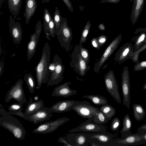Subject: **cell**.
<instances>
[{
	"mask_svg": "<svg viewBox=\"0 0 146 146\" xmlns=\"http://www.w3.org/2000/svg\"><path fill=\"white\" fill-rule=\"evenodd\" d=\"M82 97L90 100L94 103L98 105L102 106L108 104L106 98L101 96L90 95L84 96Z\"/></svg>",
	"mask_w": 146,
	"mask_h": 146,
	"instance_id": "obj_29",
	"label": "cell"
},
{
	"mask_svg": "<svg viewBox=\"0 0 146 146\" xmlns=\"http://www.w3.org/2000/svg\"><path fill=\"white\" fill-rule=\"evenodd\" d=\"M92 45L98 50H99L101 47L99 44L97 38L94 37L92 38L91 40Z\"/></svg>",
	"mask_w": 146,
	"mask_h": 146,
	"instance_id": "obj_44",
	"label": "cell"
},
{
	"mask_svg": "<svg viewBox=\"0 0 146 146\" xmlns=\"http://www.w3.org/2000/svg\"><path fill=\"white\" fill-rule=\"evenodd\" d=\"M57 36L61 46L67 52H68L70 49V44L73 35L71 29L68 26L66 19L62 17H61L60 30Z\"/></svg>",
	"mask_w": 146,
	"mask_h": 146,
	"instance_id": "obj_5",
	"label": "cell"
},
{
	"mask_svg": "<svg viewBox=\"0 0 146 146\" xmlns=\"http://www.w3.org/2000/svg\"><path fill=\"white\" fill-rule=\"evenodd\" d=\"M143 89H146V82H145L143 87Z\"/></svg>",
	"mask_w": 146,
	"mask_h": 146,
	"instance_id": "obj_54",
	"label": "cell"
},
{
	"mask_svg": "<svg viewBox=\"0 0 146 146\" xmlns=\"http://www.w3.org/2000/svg\"><path fill=\"white\" fill-rule=\"evenodd\" d=\"M9 25L10 33L14 43L19 44L23 36V31L21 24L19 22H15L12 17L10 15Z\"/></svg>",
	"mask_w": 146,
	"mask_h": 146,
	"instance_id": "obj_20",
	"label": "cell"
},
{
	"mask_svg": "<svg viewBox=\"0 0 146 146\" xmlns=\"http://www.w3.org/2000/svg\"><path fill=\"white\" fill-rule=\"evenodd\" d=\"M120 124L119 119L115 117L113 119L111 125V129L113 131H117L119 128Z\"/></svg>",
	"mask_w": 146,
	"mask_h": 146,
	"instance_id": "obj_38",
	"label": "cell"
},
{
	"mask_svg": "<svg viewBox=\"0 0 146 146\" xmlns=\"http://www.w3.org/2000/svg\"><path fill=\"white\" fill-rule=\"evenodd\" d=\"M59 10L57 7H56L53 16V20L55 24V34L57 36L60 29V23L61 20Z\"/></svg>",
	"mask_w": 146,
	"mask_h": 146,
	"instance_id": "obj_32",
	"label": "cell"
},
{
	"mask_svg": "<svg viewBox=\"0 0 146 146\" xmlns=\"http://www.w3.org/2000/svg\"><path fill=\"white\" fill-rule=\"evenodd\" d=\"M133 0H130V2L131 3H132Z\"/></svg>",
	"mask_w": 146,
	"mask_h": 146,
	"instance_id": "obj_56",
	"label": "cell"
},
{
	"mask_svg": "<svg viewBox=\"0 0 146 146\" xmlns=\"http://www.w3.org/2000/svg\"><path fill=\"white\" fill-rule=\"evenodd\" d=\"M36 0H26L25 11L24 16L26 19V25H27L30 19L34 15L37 8Z\"/></svg>",
	"mask_w": 146,
	"mask_h": 146,
	"instance_id": "obj_24",
	"label": "cell"
},
{
	"mask_svg": "<svg viewBox=\"0 0 146 146\" xmlns=\"http://www.w3.org/2000/svg\"><path fill=\"white\" fill-rule=\"evenodd\" d=\"M51 49L49 43H45L42 51L40 60L35 68L37 86L39 89L42 84L48 82L50 76Z\"/></svg>",
	"mask_w": 146,
	"mask_h": 146,
	"instance_id": "obj_2",
	"label": "cell"
},
{
	"mask_svg": "<svg viewBox=\"0 0 146 146\" xmlns=\"http://www.w3.org/2000/svg\"><path fill=\"white\" fill-rule=\"evenodd\" d=\"M132 126L131 119L129 115L126 114L123 118V127L120 131L122 138L126 137L132 133L131 131Z\"/></svg>",
	"mask_w": 146,
	"mask_h": 146,
	"instance_id": "obj_25",
	"label": "cell"
},
{
	"mask_svg": "<svg viewBox=\"0 0 146 146\" xmlns=\"http://www.w3.org/2000/svg\"><path fill=\"white\" fill-rule=\"evenodd\" d=\"M22 0H7L8 7L15 19L21 8Z\"/></svg>",
	"mask_w": 146,
	"mask_h": 146,
	"instance_id": "obj_26",
	"label": "cell"
},
{
	"mask_svg": "<svg viewBox=\"0 0 146 146\" xmlns=\"http://www.w3.org/2000/svg\"><path fill=\"white\" fill-rule=\"evenodd\" d=\"M110 120L102 112L99 111L97 115L94 118V121L100 124L107 123Z\"/></svg>",
	"mask_w": 146,
	"mask_h": 146,
	"instance_id": "obj_36",
	"label": "cell"
},
{
	"mask_svg": "<svg viewBox=\"0 0 146 146\" xmlns=\"http://www.w3.org/2000/svg\"><path fill=\"white\" fill-rule=\"evenodd\" d=\"M4 64L3 61H1L0 63V76H1L3 74Z\"/></svg>",
	"mask_w": 146,
	"mask_h": 146,
	"instance_id": "obj_48",
	"label": "cell"
},
{
	"mask_svg": "<svg viewBox=\"0 0 146 146\" xmlns=\"http://www.w3.org/2000/svg\"><path fill=\"white\" fill-rule=\"evenodd\" d=\"M97 38L100 47L104 45L107 39V36L105 35H101Z\"/></svg>",
	"mask_w": 146,
	"mask_h": 146,
	"instance_id": "obj_42",
	"label": "cell"
},
{
	"mask_svg": "<svg viewBox=\"0 0 146 146\" xmlns=\"http://www.w3.org/2000/svg\"><path fill=\"white\" fill-rule=\"evenodd\" d=\"M72 110L75 111L82 117L93 121L99 111L98 108L90 104H78L74 107Z\"/></svg>",
	"mask_w": 146,
	"mask_h": 146,
	"instance_id": "obj_14",
	"label": "cell"
},
{
	"mask_svg": "<svg viewBox=\"0 0 146 146\" xmlns=\"http://www.w3.org/2000/svg\"><path fill=\"white\" fill-rule=\"evenodd\" d=\"M39 98V97L38 96L36 95V96L34 98V99L35 101H37L38 100Z\"/></svg>",
	"mask_w": 146,
	"mask_h": 146,
	"instance_id": "obj_52",
	"label": "cell"
},
{
	"mask_svg": "<svg viewBox=\"0 0 146 146\" xmlns=\"http://www.w3.org/2000/svg\"><path fill=\"white\" fill-rule=\"evenodd\" d=\"M50 1V0H42V3H48Z\"/></svg>",
	"mask_w": 146,
	"mask_h": 146,
	"instance_id": "obj_51",
	"label": "cell"
},
{
	"mask_svg": "<svg viewBox=\"0 0 146 146\" xmlns=\"http://www.w3.org/2000/svg\"><path fill=\"white\" fill-rule=\"evenodd\" d=\"M146 48V44L137 51L135 52L133 56L132 61L136 63L139 62V61H138V56L140 52L144 50Z\"/></svg>",
	"mask_w": 146,
	"mask_h": 146,
	"instance_id": "obj_41",
	"label": "cell"
},
{
	"mask_svg": "<svg viewBox=\"0 0 146 146\" xmlns=\"http://www.w3.org/2000/svg\"><path fill=\"white\" fill-rule=\"evenodd\" d=\"M81 45L75 46L71 56L72 60L70 65L79 75L84 77L90 70V67L86 64L81 55L80 48Z\"/></svg>",
	"mask_w": 146,
	"mask_h": 146,
	"instance_id": "obj_4",
	"label": "cell"
},
{
	"mask_svg": "<svg viewBox=\"0 0 146 146\" xmlns=\"http://www.w3.org/2000/svg\"><path fill=\"white\" fill-rule=\"evenodd\" d=\"M130 19L133 25L137 21L143 9L145 0H133Z\"/></svg>",
	"mask_w": 146,
	"mask_h": 146,
	"instance_id": "obj_22",
	"label": "cell"
},
{
	"mask_svg": "<svg viewBox=\"0 0 146 146\" xmlns=\"http://www.w3.org/2000/svg\"><path fill=\"white\" fill-rule=\"evenodd\" d=\"M52 17L46 8L44 10L43 16V26L46 37L48 40H50V35L48 31L49 24Z\"/></svg>",
	"mask_w": 146,
	"mask_h": 146,
	"instance_id": "obj_28",
	"label": "cell"
},
{
	"mask_svg": "<svg viewBox=\"0 0 146 146\" xmlns=\"http://www.w3.org/2000/svg\"><path fill=\"white\" fill-rule=\"evenodd\" d=\"M0 125L10 131L17 139H24L26 132L23 125L17 118L7 112L1 104H0Z\"/></svg>",
	"mask_w": 146,
	"mask_h": 146,
	"instance_id": "obj_1",
	"label": "cell"
},
{
	"mask_svg": "<svg viewBox=\"0 0 146 146\" xmlns=\"http://www.w3.org/2000/svg\"><path fill=\"white\" fill-rule=\"evenodd\" d=\"M23 104L18 102L11 104L9 107L8 113L10 114L16 115L18 113L22 112Z\"/></svg>",
	"mask_w": 146,
	"mask_h": 146,
	"instance_id": "obj_34",
	"label": "cell"
},
{
	"mask_svg": "<svg viewBox=\"0 0 146 146\" xmlns=\"http://www.w3.org/2000/svg\"><path fill=\"white\" fill-rule=\"evenodd\" d=\"M44 101L42 100L33 102L32 98H31L26 108L24 115L22 117H29L36 111L43 109L44 107Z\"/></svg>",
	"mask_w": 146,
	"mask_h": 146,
	"instance_id": "obj_23",
	"label": "cell"
},
{
	"mask_svg": "<svg viewBox=\"0 0 146 146\" xmlns=\"http://www.w3.org/2000/svg\"><path fill=\"white\" fill-rule=\"evenodd\" d=\"M106 131V127L102 124L88 119L85 121L81 123L78 126L69 130L68 132H82L87 133H95Z\"/></svg>",
	"mask_w": 146,
	"mask_h": 146,
	"instance_id": "obj_9",
	"label": "cell"
},
{
	"mask_svg": "<svg viewBox=\"0 0 146 146\" xmlns=\"http://www.w3.org/2000/svg\"><path fill=\"white\" fill-rule=\"evenodd\" d=\"M132 44L126 43L121 46L116 53L114 60L121 64L126 60L131 59L133 60L135 53Z\"/></svg>",
	"mask_w": 146,
	"mask_h": 146,
	"instance_id": "obj_16",
	"label": "cell"
},
{
	"mask_svg": "<svg viewBox=\"0 0 146 146\" xmlns=\"http://www.w3.org/2000/svg\"><path fill=\"white\" fill-rule=\"evenodd\" d=\"M52 116L49 108L44 107L43 109L36 111L29 117H25L24 119L32 122L34 124H36L38 123L50 119Z\"/></svg>",
	"mask_w": 146,
	"mask_h": 146,
	"instance_id": "obj_19",
	"label": "cell"
},
{
	"mask_svg": "<svg viewBox=\"0 0 146 146\" xmlns=\"http://www.w3.org/2000/svg\"><path fill=\"white\" fill-rule=\"evenodd\" d=\"M66 5L69 10L72 12L73 11V7L70 0H62Z\"/></svg>",
	"mask_w": 146,
	"mask_h": 146,
	"instance_id": "obj_45",
	"label": "cell"
},
{
	"mask_svg": "<svg viewBox=\"0 0 146 146\" xmlns=\"http://www.w3.org/2000/svg\"><path fill=\"white\" fill-rule=\"evenodd\" d=\"M141 133L143 139L146 143V132Z\"/></svg>",
	"mask_w": 146,
	"mask_h": 146,
	"instance_id": "obj_50",
	"label": "cell"
},
{
	"mask_svg": "<svg viewBox=\"0 0 146 146\" xmlns=\"http://www.w3.org/2000/svg\"><path fill=\"white\" fill-rule=\"evenodd\" d=\"M80 52L82 57L88 65L90 62V56L88 50L83 48L81 45L80 48Z\"/></svg>",
	"mask_w": 146,
	"mask_h": 146,
	"instance_id": "obj_37",
	"label": "cell"
},
{
	"mask_svg": "<svg viewBox=\"0 0 146 146\" xmlns=\"http://www.w3.org/2000/svg\"><path fill=\"white\" fill-rule=\"evenodd\" d=\"M146 143L143 139L141 133L130 134L122 138L113 139L110 146H134Z\"/></svg>",
	"mask_w": 146,
	"mask_h": 146,
	"instance_id": "obj_11",
	"label": "cell"
},
{
	"mask_svg": "<svg viewBox=\"0 0 146 146\" xmlns=\"http://www.w3.org/2000/svg\"><path fill=\"white\" fill-rule=\"evenodd\" d=\"M24 78L29 91L31 93L33 94L35 86V81L31 73H29L25 74Z\"/></svg>",
	"mask_w": 146,
	"mask_h": 146,
	"instance_id": "obj_31",
	"label": "cell"
},
{
	"mask_svg": "<svg viewBox=\"0 0 146 146\" xmlns=\"http://www.w3.org/2000/svg\"><path fill=\"white\" fill-rule=\"evenodd\" d=\"M133 115L136 120L139 121L143 120L145 117L146 112L142 105L134 104L132 106Z\"/></svg>",
	"mask_w": 146,
	"mask_h": 146,
	"instance_id": "obj_27",
	"label": "cell"
},
{
	"mask_svg": "<svg viewBox=\"0 0 146 146\" xmlns=\"http://www.w3.org/2000/svg\"><path fill=\"white\" fill-rule=\"evenodd\" d=\"M91 24L88 21L85 25L80 40L79 44H82L83 43L86 42L88 35L90 31Z\"/></svg>",
	"mask_w": 146,
	"mask_h": 146,
	"instance_id": "obj_35",
	"label": "cell"
},
{
	"mask_svg": "<svg viewBox=\"0 0 146 146\" xmlns=\"http://www.w3.org/2000/svg\"><path fill=\"white\" fill-rule=\"evenodd\" d=\"M137 131L140 133L146 132V123L139 127L137 129Z\"/></svg>",
	"mask_w": 146,
	"mask_h": 146,
	"instance_id": "obj_46",
	"label": "cell"
},
{
	"mask_svg": "<svg viewBox=\"0 0 146 146\" xmlns=\"http://www.w3.org/2000/svg\"><path fill=\"white\" fill-rule=\"evenodd\" d=\"M55 25L53 19L52 17L48 25V31L50 36L52 37L55 36Z\"/></svg>",
	"mask_w": 146,
	"mask_h": 146,
	"instance_id": "obj_39",
	"label": "cell"
},
{
	"mask_svg": "<svg viewBox=\"0 0 146 146\" xmlns=\"http://www.w3.org/2000/svg\"><path fill=\"white\" fill-rule=\"evenodd\" d=\"M121 85L123 104L129 110L130 104V84L129 72L127 66L123 68L121 74Z\"/></svg>",
	"mask_w": 146,
	"mask_h": 146,
	"instance_id": "obj_12",
	"label": "cell"
},
{
	"mask_svg": "<svg viewBox=\"0 0 146 146\" xmlns=\"http://www.w3.org/2000/svg\"><path fill=\"white\" fill-rule=\"evenodd\" d=\"M90 139L97 146H110L113 135L106 132L89 133Z\"/></svg>",
	"mask_w": 146,
	"mask_h": 146,
	"instance_id": "obj_18",
	"label": "cell"
},
{
	"mask_svg": "<svg viewBox=\"0 0 146 146\" xmlns=\"http://www.w3.org/2000/svg\"><path fill=\"white\" fill-rule=\"evenodd\" d=\"M23 84V80L20 79L11 87L6 95L5 99L6 103L10 102L12 99H13L18 103L23 104L26 102V100Z\"/></svg>",
	"mask_w": 146,
	"mask_h": 146,
	"instance_id": "obj_7",
	"label": "cell"
},
{
	"mask_svg": "<svg viewBox=\"0 0 146 146\" xmlns=\"http://www.w3.org/2000/svg\"><path fill=\"white\" fill-rule=\"evenodd\" d=\"M121 34L117 36L111 42L105 50L99 60L95 63L94 67L95 72L98 73L105 62L117 48L122 39Z\"/></svg>",
	"mask_w": 146,
	"mask_h": 146,
	"instance_id": "obj_8",
	"label": "cell"
},
{
	"mask_svg": "<svg viewBox=\"0 0 146 146\" xmlns=\"http://www.w3.org/2000/svg\"><path fill=\"white\" fill-rule=\"evenodd\" d=\"M146 68V61L136 63L134 66V71H139Z\"/></svg>",
	"mask_w": 146,
	"mask_h": 146,
	"instance_id": "obj_40",
	"label": "cell"
},
{
	"mask_svg": "<svg viewBox=\"0 0 146 146\" xmlns=\"http://www.w3.org/2000/svg\"><path fill=\"white\" fill-rule=\"evenodd\" d=\"M65 68L61 58L57 54L54 57L52 62L50 64V77L47 87L58 84L64 78L63 73Z\"/></svg>",
	"mask_w": 146,
	"mask_h": 146,
	"instance_id": "obj_3",
	"label": "cell"
},
{
	"mask_svg": "<svg viewBox=\"0 0 146 146\" xmlns=\"http://www.w3.org/2000/svg\"><path fill=\"white\" fill-rule=\"evenodd\" d=\"M5 0H0V6H1V5L3 3V2Z\"/></svg>",
	"mask_w": 146,
	"mask_h": 146,
	"instance_id": "obj_53",
	"label": "cell"
},
{
	"mask_svg": "<svg viewBox=\"0 0 146 146\" xmlns=\"http://www.w3.org/2000/svg\"><path fill=\"white\" fill-rule=\"evenodd\" d=\"M57 141L58 142L63 144L64 145L63 146H72L68 143L66 137H60L58 138Z\"/></svg>",
	"mask_w": 146,
	"mask_h": 146,
	"instance_id": "obj_43",
	"label": "cell"
},
{
	"mask_svg": "<svg viewBox=\"0 0 146 146\" xmlns=\"http://www.w3.org/2000/svg\"><path fill=\"white\" fill-rule=\"evenodd\" d=\"M42 30L41 21L39 20L36 24L35 33L31 35L30 40L27 46V58L29 61L34 56L39 40L40 34Z\"/></svg>",
	"mask_w": 146,
	"mask_h": 146,
	"instance_id": "obj_15",
	"label": "cell"
},
{
	"mask_svg": "<svg viewBox=\"0 0 146 146\" xmlns=\"http://www.w3.org/2000/svg\"><path fill=\"white\" fill-rule=\"evenodd\" d=\"M71 83L70 82H66L56 87L51 95L52 96L67 98L76 94L77 91L71 89L69 86Z\"/></svg>",
	"mask_w": 146,
	"mask_h": 146,
	"instance_id": "obj_21",
	"label": "cell"
},
{
	"mask_svg": "<svg viewBox=\"0 0 146 146\" xmlns=\"http://www.w3.org/2000/svg\"><path fill=\"white\" fill-rule=\"evenodd\" d=\"M80 104H90L87 101H76L74 100H63L57 102L49 108L51 113H61L72 110L75 106Z\"/></svg>",
	"mask_w": 146,
	"mask_h": 146,
	"instance_id": "obj_13",
	"label": "cell"
},
{
	"mask_svg": "<svg viewBox=\"0 0 146 146\" xmlns=\"http://www.w3.org/2000/svg\"><path fill=\"white\" fill-rule=\"evenodd\" d=\"M70 133L66 135V137L72 146H86L89 143V133L82 132Z\"/></svg>",
	"mask_w": 146,
	"mask_h": 146,
	"instance_id": "obj_17",
	"label": "cell"
},
{
	"mask_svg": "<svg viewBox=\"0 0 146 146\" xmlns=\"http://www.w3.org/2000/svg\"><path fill=\"white\" fill-rule=\"evenodd\" d=\"M1 48H0V55H1Z\"/></svg>",
	"mask_w": 146,
	"mask_h": 146,
	"instance_id": "obj_55",
	"label": "cell"
},
{
	"mask_svg": "<svg viewBox=\"0 0 146 146\" xmlns=\"http://www.w3.org/2000/svg\"><path fill=\"white\" fill-rule=\"evenodd\" d=\"M98 28L101 31H104L105 30V27L104 25L102 23L99 25Z\"/></svg>",
	"mask_w": 146,
	"mask_h": 146,
	"instance_id": "obj_49",
	"label": "cell"
},
{
	"mask_svg": "<svg viewBox=\"0 0 146 146\" xmlns=\"http://www.w3.org/2000/svg\"><path fill=\"white\" fill-rule=\"evenodd\" d=\"M121 0H102L100 1V3H104L108 2L113 3H118Z\"/></svg>",
	"mask_w": 146,
	"mask_h": 146,
	"instance_id": "obj_47",
	"label": "cell"
},
{
	"mask_svg": "<svg viewBox=\"0 0 146 146\" xmlns=\"http://www.w3.org/2000/svg\"><path fill=\"white\" fill-rule=\"evenodd\" d=\"M70 118L64 117L51 121L41 123L32 131L35 133L47 134L53 132L59 127L70 120Z\"/></svg>",
	"mask_w": 146,
	"mask_h": 146,
	"instance_id": "obj_10",
	"label": "cell"
},
{
	"mask_svg": "<svg viewBox=\"0 0 146 146\" xmlns=\"http://www.w3.org/2000/svg\"><path fill=\"white\" fill-rule=\"evenodd\" d=\"M99 110L110 119L116 113L115 108L110 105H102L99 108Z\"/></svg>",
	"mask_w": 146,
	"mask_h": 146,
	"instance_id": "obj_30",
	"label": "cell"
},
{
	"mask_svg": "<svg viewBox=\"0 0 146 146\" xmlns=\"http://www.w3.org/2000/svg\"><path fill=\"white\" fill-rule=\"evenodd\" d=\"M146 44V33L143 32L136 40L134 46V51L136 52Z\"/></svg>",
	"mask_w": 146,
	"mask_h": 146,
	"instance_id": "obj_33",
	"label": "cell"
},
{
	"mask_svg": "<svg viewBox=\"0 0 146 146\" xmlns=\"http://www.w3.org/2000/svg\"><path fill=\"white\" fill-rule=\"evenodd\" d=\"M104 81L106 88L108 92L117 102L121 104V100L118 86L112 70H110L104 75Z\"/></svg>",
	"mask_w": 146,
	"mask_h": 146,
	"instance_id": "obj_6",
	"label": "cell"
}]
</instances>
